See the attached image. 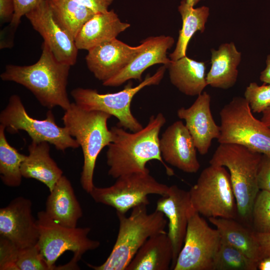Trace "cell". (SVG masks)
<instances>
[{
  "label": "cell",
  "mask_w": 270,
  "mask_h": 270,
  "mask_svg": "<svg viewBox=\"0 0 270 270\" xmlns=\"http://www.w3.org/2000/svg\"><path fill=\"white\" fill-rule=\"evenodd\" d=\"M166 122V118L160 112L152 116L147 125L136 132H129L118 126H112V141L106 153L108 174L116 179L125 174L146 172L149 170L146 163L156 160L163 165L168 176L174 175L160 150L159 134Z\"/></svg>",
  "instance_id": "6da1fadb"
},
{
  "label": "cell",
  "mask_w": 270,
  "mask_h": 270,
  "mask_svg": "<svg viewBox=\"0 0 270 270\" xmlns=\"http://www.w3.org/2000/svg\"><path fill=\"white\" fill-rule=\"evenodd\" d=\"M42 50L36 63L22 66L8 64L0 78L26 88L43 106L49 110L60 106L65 111L71 104L66 89L71 66L59 62L44 42Z\"/></svg>",
  "instance_id": "7a4b0ae2"
},
{
  "label": "cell",
  "mask_w": 270,
  "mask_h": 270,
  "mask_svg": "<svg viewBox=\"0 0 270 270\" xmlns=\"http://www.w3.org/2000/svg\"><path fill=\"white\" fill-rule=\"evenodd\" d=\"M262 154L242 145L220 144L210 160V164L228 170L238 220L252 228V207L260 190L257 174Z\"/></svg>",
  "instance_id": "3957f363"
},
{
  "label": "cell",
  "mask_w": 270,
  "mask_h": 270,
  "mask_svg": "<svg viewBox=\"0 0 270 270\" xmlns=\"http://www.w3.org/2000/svg\"><path fill=\"white\" fill-rule=\"evenodd\" d=\"M110 114L99 110L82 108L71 103L62 118L70 134L82 148L84 164L80 176L82 188L90 194L94 187V174L97 158L102 150L112 141V134L108 126Z\"/></svg>",
  "instance_id": "277c9868"
},
{
  "label": "cell",
  "mask_w": 270,
  "mask_h": 270,
  "mask_svg": "<svg viewBox=\"0 0 270 270\" xmlns=\"http://www.w3.org/2000/svg\"><path fill=\"white\" fill-rule=\"evenodd\" d=\"M119 228L116 241L106 261L99 266L88 264L94 270H126L136 253L152 236L165 232L168 222L161 212L148 214L147 205L132 209L130 216L116 212Z\"/></svg>",
  "instance_id": "5b68a950"
},
{
  "label": "cell",
  "mask_w": 270,
  "mask_h": 270,
  "mask_svg": "<svg viewBox=\"0 0 270 270\" xmlns=\"http://www.w3.org/2000/svg\"><path fill=\"white\" fill-rule=\"evenodd\" d=\"M220 116L219 144H238L270 156V128L253 116L244 98H232L221 109Z\"/></svg>",
  "instance_id": "8992f818"
},
{
  "label": "cell",
  "mask_w": 270,
  "mask_h": 270,
  "mask_svg": "<svg viewBox=\"0 0 270 270\" xmlns=\"http://www.w3.org/2000/svg\"><path fill=\"white\" fill-rule=\"evenodd\" d=\"M166 68L164 65L152 76L147 74L138 85L132 86V82H129L123 90L116 92L100 94L96 90L77 88L72 90L71 95L74 102L82 108L106 112L118 120V126L132 132H136L143 126L132 112V100L146 86L158 84Z\"/></svg>",
  "instance_id": "52a82bcc"
},
{
  "label": "cell",
  "mask_w": 270,
  "mask_h": 270,
  "mask_svg": "<svg viewBox=\"0 0 270 270\" xmlns=\"http://www.w3.org/2000/svg\"><path fill=\"white\" fill-rule=\"evenodd\" d=\"M188 192L192 206L200 214L237 220L236 200L226 168L210 164Z\"/></svg>",
  "instance_id": "ba28073f"
},
{
  "label": "cell",
  "mask_w": 270,
  "mask_h": 270,
  "mask_svg": "<svg viewBox=\"0 0 270 270\" xmlns=\"http://www.w3.org/2000/svg\"><path fill=\"white\" fill-rule=\"evenodd\" d=\"M39 232L38 246L50 270H62V266H56L57 260L66 251L74 253L73 258L78 262L88 250H94L100 242L90 238L89 227L70 228L62 226L52 219L45 210L37 214Z\"/></svg>",
  "instance_id": "9c48e42d"
},
{
  "label": "cell",
  "mask_w": 270,
  "mask_h": 270,
  "mask_svg": "<svg viewBox=\"0 0 270 270\" xmlns=\"http://www.w3.org/2000/svg\"><path fill=\"white\" fill-rule=\"evenodd\" d=\"M0 124L10 134L22 130L28 134L32 142H48L56 150L64 152L72 148L80 147L75 138L68 133L67 128L58 126L54 116L50 110L44 120L31 117L27 112L20 97L12 95L6 107L0 114Z\"/></svg>",
  "instance_id": "30bf717a"
},
{
  "label": "cell",
  "mask_w": 270,
  "mask_h": 270,
  "mask_svg": "<svg viewBox=\"0 0 270 270\" xmlns=\"http://www.w3.org/2000/svg\"><path fill=\"white\" fill-rule=\"evenodd\" d=\"M169 186L158 182L150 171L122 176L108 187H96L89 194L94 202L114 208L116 212L126 214L142 204L148 205L151 194L165 195Z\"/></svg>",
  "instance_id": "8fae6325"
},
{
  "label": "cell",
  "mask_w": 270,
  "mask_h": 270,
  "mask_svg": "<svg viewBox=\"0 0 270 270\" xmlns=\"http://www.w3.org/2000/svg\"><path fill=\"white\" fill-rule=\"evenodd\" d=\"M220 242L218 230L212 228L194 210L190 216L184 244L173 270H214Z\"/></svg>",
  "instance_id": "7c38bea8"
},
{
  "label": "cell",
  "mask_w": 270,
  "mask_h": 270,
  "mask_svg": "<svg viewBox=\"0 0 270 270\" xmlns=\"http://www.w3.org/2000/svg\"><path fill=\"white\" fill-rule=\"evenodd\" d=\"M32 208L31 200L20 196L0 209V236L18 248L33 246L38 242V228Z\"/></svg>",
  "instance_id": "4fadbf2b"
},
{
  "label": "cell",
  "mask_w": 270,
  "mask_h": 270,
  "mask_svg": "<svg viewBox=\"0 0 270 270\" xmlns=\"http://www.w3.org/2000/svg\"><path fill=\"white\" fill-rule=\"evenodd\" d=\"M25 16L60 62L74 66L78 50L74 40L54 19L48 0H42Z\"/></svg>",
  "instance_id": "5bb4252c"
},
{
  "label": "cell",
  "mask_w": 270,
  "mask_h": 270,
  "mask_svg": "<svg viewBox=\"0 0 270 270\" xmlns=\"http://www.w3.org/2000/svg\"><path fill=\"white\" fill-rule=\"evenodd\" d=\"M156 210L168 219V232L174 250L171 269L175 264L184 244L190 216L194 210L188 191L176 185L169 186L167 193L156 202Z\"/></svg>",
  "instance_id": "9a60e30c"
},
{
  "label": "cell",
  "mask_w": 270,
  "mask_h": 270,
  "mask_svg": "<svg viewBox=\"0 0 270 270\" xmlns=\"http://www.w3.org/2000/svg\"><path fill=\"white\" fill-rule=\"evenodd\" d=\"M143 47L142 42L132 46L116 38L88 50L86 64L94 77L104 82L124 68Z\"/></svg>",
  "instance_id": "2e32d148"
},
{
  "label": "cell",
  "mask_w": 270,
  "mask_h": 270,
  "mask_svg": "<svg viewBox=\"0 0 270 270\" xmlns=\"http://www.w3.org/2000/svg\"><path fill=\"white\" fill-rule=\"evenodd\" d=\"M162 157L166 162L186 173L200 168L197 149L185 124L177 120L168 127L160 139Z\"/></svg>",
  "instance_id": "e0dca14e"
},
{
  "label": "cell",
  "mask_w": 270,
  "mask_h": 270,
  "mask_svg": "<svg viewBox=\"0 0 270 270\" xmlns=\"http://www.w3.org/2000/svg\"><path fill=\"white\" fill-rule=\"evenodd\" d=\"M210 100V95L203 92L190 107H182L177 110L178 116L184 120L197 150L202 155L208 152L212 140H218L220 135V126L212 114Z\"/></svg>",
  "instance_id": "ac0fdd59"
},
{
  "label": "cell",
  "mask_w": 270,
  "mask_h": 270,
  "mask_svg": "<svg viewBox=\"0 0 270 270\" xmlns=\"http://www.w3.org/2000/svg\"><path fill=\"white\" fill-rule=\"evenodd\" d=\"M142 42L144 44L142 50L118 74L102 82L104 86L116 87L132 79L141 82L142 74L148 68L156 64L167 66L171 62L167 57V52L174 43L172 36H150Z\"/></svg>",
  "instance_id": "d6986e66"
},
{
  "label": "cell",
  "mask_w": 270,
  "mask_h": 270,
  "mask_svg": "<svg viewBox=\"0 0 270 270\" xmlns=\"http://www.w3.org/2000/svg\"><path fill=\"white\" fill-rule=\"evenodd\" d=\"M130 26V24L122 22L113 10L97 12L83 26L74 42L78 50H88L116 38Z\"/></svg>",
  "instance_id": "ffe728a7"
},
{
  "label": "cell",
  "mask_w": 270,
  "mask_h": 270,
  "mask_svg": "<svg viewBox=\"0 0 270 270\" xmlns=\"http://www.w3.org/2000/svg\"><path fill=\"white\" fill-rule=\"evenodd\" d=\"M45 212L60 224L76 227L82 216V210L69 180L62 176L56 182L46 198Z\"/></svg>",
  "instance_id": "44dd1931"
},
{
  "label": "cell",
  "mask_w": 270,
  "mask_h": 270,
  "mask_svg": "<svg viewBox=\"0 0 270 270\" xmlns=\"http://www.w3.org/2000/svg\"><path fill=\"white\" fill-rule=\"evenodd\" d=\"M28 150V154L21 164L22 177L36 180L46 186L50 192L52 191L63 176V172L50 156L49 143L32 142Z\"/></svg>",
  "instance_id": "7402d4cb"
},
{
  "label": "cell",
  "mask_w": 270,
  "mask_h": 270,
  "mask_svg": "<svg viewBox=\"0 0 270 270\" xmlns=\"http://www.w3.org/2000/svg\"><path fill=\"white\" fill-rule=\"evenodd\" d=\"M174 250L166 232L149 238L138 250L126 270H168L171 269Z\"/></svg>",
  "instance_id": "603a6c76"
},
{
  "label": "cell",
  "mask_w": 270,
  "mask_h": 270,
  "mask_svg": "<svg viewBox=\"0 0 270 270\" xmlns=\"http://www.w3.org/2000/svg\"><path fill=\"white\" fill-rule=\"evenodd\" d=\"M210 52L211 67L206 76L208 86L224 90L232 87L238 78L241 52L233 42L222 44Z\"/></svg>",
  "instance_id": "cb8c5ba5"
},
{
  "label": "cell",
  "mask_w": 270,
  "mask_h": 270,
  "mask_svg": "<svg viewBox=\"0 0 270 270\" xmlns=\"http://www.w3.org/2000/svg\"><path fill=\"white\" fill-rule=\"evenodd\" d=\"M166 68L171 83L186 96H198L208 86L206 66L203 62L194 60L186 56L172 60Z\"/></svg>",
  "instance_id": "d4e9b609"
},
{
  "label": "cell",
  "mask_w": 270,
  "mask_h": 270,
  "mask_svg": "<svg viewBox=\"0 0 270 270\" xmlns=\"http://www.w3.org/2000/svg\"><path fill=\"white\" fill-rule=\"evenodd\" d=\"M208 219L215 226L222 240L240 250L258 264L260 260L259 246L256 232L251 227L236 219L222 218Z\"/></svg>",
  "instance_id": "484cf974"
},
{
  "label": "cell",
  "mask_w": 270,
  "mask_h": 270,
  "mask_svg": "<svg viewBox=\"0 0 270 270\" xmlns=\"http://www.w3.org/2000/svg\"><path fill=\"white\" fill-rule=\"evenodd\" d=\"M178 10L181 15L182 24L176 48L169 54L170 58L172 61L186 56L190 40L197 31L204 32L209 16L208 7L202 6L194 8L188 4L186 0H182Z\"/></svg>",
  "instance_id": "4316f807"
},
{
  "label": "cell",
  "mask_w": 270,
  "mask_h": 270,
  "mask_svg": "<svg viewBox=\"0 0 270 270\" xmlns=\"http://www.w3.org/2000/svg\"><path fill=\"white\" fill-rule=\"evenodd\" d=\"M56 22L74 40L83 26L96 14L74 0H48Z\"/></svg>",
  "instance_id": "83f0119b"
},
{
  "label": "cell",
  "mask_w": 270,
  "mask_h": 270,
  "mask_svg": "<svg viewBox=\"0 0 270 270\" xmlns=\"http://www.w3.org/2000/svg\"><path fill=\"white\" fill-rule=\"evenodd\" d=\"M5 131V127L0 124V176L6 186L18 187L22 182L20 167L26 156L9 144Z\"/></svg>",
  "instance_id": "f1b7e54d"
},
{
  "label": "cell",
  "mask_w": 270,
  "mask_h": 270,
  "mask_svg": "<svg viewBox=\"0 0 270 270\" xmlns=\"http://www.w3.org/2000/svg\"><path fill=\"white\" fill-rule=\"evenodd\" d=\"M258 264L237 248L221 239L214 270H256Z\"/></svg>",
  "instance_id": "f546056e"
},
{
  "label": "cell",
  "mask_w": 270,
  "mask_h": 270,
  "mask_svg": "<svg viewBox=\"0 0 270 270\" xmlns=\"http://www.w3.org/2000/svg\"><path fill=\"white\" fill-rule=\"evenodd\" d=\"M252 227L259 233L270 232V192L260 190L252 214Z\"/></svg>",
  "instance_id": "4dcf8cb0"
},
{
  "label": "cell",
  "mask_w": 270,
  "mask_h": 270,
  "mask_svg": "<svg viewBox=\"0 0 270 270\" xmlns=\"http://www.w3.org/2000/svg\"><path fill=\"white\" fill-rule=\"evenodd\" d=\"M244 98L254 113H262L270 106V84L259 86L250 82L246 88Z\"/></svg>",
  "instance_id": "1f68e13d"
},
{
  "label": "cell",
  "mask_w": 270,
  "mask_h": 270,
  "mask_svg": "<svg viewBox=\"0 0 270 270\" xmlns=\"http://www.w3.org/2000/svg\"><path fill=\"white\" fill-rule=\"evenodd\" d=\"M16 265L18 270H50L37 244L33 246L20 248Z\"/></svg>",
  "instance_id": "d6a6232c"
},
{
  "label": "cell",
  "mask_w": 270,
  "mask_h": 270,
  "mask_svg": "<svg viewBox=\"0 0 270 270\" xmlns=\"http://www.w3.org/2000/svg\"><path fill=\"white\" fill-rule=\"evenodd\" d=\"M19 249L9 240L0 236V270H18L16 261Z\"/></svg>",
  "instance_id": "836d02e7"
},
{
  "label": "cell",
  "mask_w": 270,
  "mask_h": 270,
  "mask_svg": "<svg viewBox=\"0 0 270 270\" xmlns=\"http://www.w3.org/2000/svg\"><path fill=\"white\" fill-rule=\"evenodd\" d=\"M42 0H14V13L10 24V33H14L18 26L21 18L36 6Z\"/></svg>",
  "instance_id": "e575fe53"
},
{
  "label": "cell",
  "mask_w": 270,
  "mask_h": 270,
  "mask_svg": "<svg viewBox=\"0 0 270 270\" xmlns=\"http://www.w3.org/2000/svg\"><path fill=\"white\" fill-rule=\"evenodd\" d=\"M260 190L270 192V156L262 154L257 174Z\"/></svg>",
  "instance_id": "d590c367"
},
{
  "label": "cell",
  "mask_w": 270,
  "mask_h": 270,
  "mask_svg": "<svg viewBox=\"0 0 270 270\" xmlns=\"http://www.w3.org/2000/svg\"><path fill=\"white\" fill-rule=\"evenodd\" d=\"M78 3L86 6L96 13L108 11V7L114 0H74Z\"/></svg>",
  "instance_id": "8d00e7d4"
},
{
  "label": "cell",
  "mask_w": 270,
  "mask_h": 270,
  "mask_svg": "<svg viewBox=\"0 0 270 270\" xmlns=\"http://www.w3.org/2000/svg\"><path fill=\"white\" fill-rule=\"evenodd\" d=\"M14 0H0V20L1 24L11 22L14 13Z\"/></svg>",
  "instance_id": "74e56055"
},
{
  "label": "cell",
  "mask_w": 270,
  "mask_h": 270,
  "mask_svg": "<svg viewBox=\"0 0 270 270\" xmlns=\"http://www.w3.org/2000/svg\"><path fill=\"white\" fill-rule=\"evenodd\" d=\"M258 244L260 260L270 256V232L259 233L256 232Z\"/></svg>",
  "instance_id": "f35d334b"
},
{
  "label": "cell",
  "mask_w": 270,
  "mask_h": 270,
  "mask_svg": "<svg viewBox=\"0 0 270 270\" xmlns=\"http://www.w3.org/2000/svg\"><path fill=\"white\" fill-rule=\"evenodd\" d=\"M266 67L260 72V80L265 84H270V54L267 56Z\"/></svg>",
  "instance_id": "ab89813d"
},
{
  "label": "cell",
  "mask_w": 270,
  "mask_h": 270,
  "mask_svg": "<svg viewBox=\"0 0 270 270\" xmlns=\"http://www.w3.org/2000/svg\"><path fill=\"white\" fill-rule=\"evenodd\" d=\"M258 268L260 270H270V256L262 259L258 264Z\"/></svg>",
  "instance_id": "60d3db41"
},
{
  "label": "cell",
  "mask_w": 270,
  "mask_h": 270,
  "mask_svg": "<svg viewBox=\"0 0 270 270\" xmlns=\"http://www.w3.org/2000/svg\"><path fill=\"white\" fill-rule=\"evenodd\" d=\"M267 126L270 128V106L262 112L260 120Z\"/></svg>",
  "instance_id": "b9f144b4"
},
{
  "label": "cell",
  "mask_w": 270,
  "mask_h": 270,
  "mask_svg": "<svg viewBox=\"0 0 270 270\" xmlns=\"http://www.w3.org/2000/svg\"><path fill=\"white\" fill-rule=\"evenodd\" d=\"M188 4L192 6H194L196 5L200 1L202 0H186Z\"/></svg>",
  "instance_id": "7bdbcfd3"
}]
</instances>
